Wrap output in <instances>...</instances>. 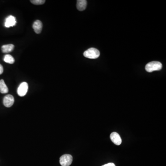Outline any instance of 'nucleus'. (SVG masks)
Wrapping results in <instances>:
<instances>
[{
    "mask_svg": "<svg viewBox=\"0 0 166 166\" xmlns=\"http://www.w3.org/2000/svg\"><path fill=\"white\" fill-rule=\"evenodd\" d=\"M9 92V89L5 82L3 79L0 80V92L2 94L7 93Z\"/></svg>",
    "mask_w": 166,
    "mask_h": 166,
    "instance_id": "obj_11",
    "label": "nucleus"
},
{
    "mask_svg": "<svg viewBox=\"0 0 166 166\" xmlns=\"http://www.w3.org/2000/svg\"><path fill=\"white\" fill-rule=\"evenodd\" d=\"M3 67L1 64H0V75L3 73Z\"/></svg>",
    "mask_w": 166,
    "mask_h": 166,
    "instance_id": "obj_15",
    "label": "nucleus"
},
{
    "mask_svg": "<svg viewBox=\"0 0 166 166\" xmlns=\"http://www.w3.org/2000/svg\"><path fill=\"white\" fill-rule=\"evenodd\" d=\"M100 53L98 49L95 48H91L86 50L84 53L85 57L89 59H97L99 57Z\"/></svg>",
    "mask_w": 166,
    "mask_h": 166,
    "instance_id": "obj_2",
    "label": "nucleus"
},
{
    "mask_svg": "<svg viewBox=\"0 0 166 166\" xmlns=\"http://www.w3.org/2000/svg\"><path fill=\"white\" fill-rule=\"evenodd\" d=\"M30 1L32 4L36 5H43L45 3V0H31Z\"/></svg>",
    "mask_w": 166,
    "mask_h": 166,
    "instance_id": "obj_13",
    "label": "nucleus"
},
{
    "mask_svg": "<svg viewBox=\"0 0 166 166\" xmlns=\"http://www.w3.org/2000/svg\"><path fill=\"white\" fill-rule=\"evenodd\" d=\"M4 61L7 63L12 64L15 63V60L12 55H6L4 57Z\"/></svg>",
    "mask_w": 166,
    "mask_h": 166,
    "instance_id": "obj_12",
    "label": "nucleus"
},
{
    "mask_svg": "<svg viewBox=\"0 0 166 166\" xmlns=\"http://www.w3.org/2000/svg\"><path fill=\"white\" fill-rule=\"evenodd\" d=\"M163 67L162 64L157 61H151L147 64L145 67V69L149 73H151L156 71H160Z\"/></svg>",
    "mask_w": 166,
    "mask_h": 166,
    "instance_id": "obj_1",
    "label": "nucleus"
},
{
    "mask_svg": "<svg viewBox=\"0 0 166 166\" xmlns=\"http://www.w3.org/2000/svg\"><path fill=\"white\" fill-rule=\"evenodd\" d=\"M28 89V85L27 83L25 82H22L19 85L18 90L17 93L19 96L20 97H24L27 93Z\"/></svg>",
    "mask_w": 166,
    "mask_h": 166,
    "instance_id": "obj_4",
    "label": "nucleus"
},
{
    "mask_svg": "<svg viewBox=\"0 0 166 166\" xmlns=\"http://www.w3.org/2000/svg\"><path fill=\"white\" fill-rule=\"evenodd\" d=\"M110 139L115 145H119L122 143V140L119 134L116 132H113L110 134Z\"/></svg>",
    "mask_w": 166,
    "mask_h": 166,
    "instance_id": "obj_6",
    "label": "nucleus"
},
{
    "mask_svg": "<svg viewBox=\"0 0 166 166\" xmlns=\"http://www.w3.org/2000/svg\"><path fill=\"white\" fill-rule=\"evenodd\" d=\"M102 166H115V165L113 163H109L106 164H105V165Z\"/></svg>",
    "mask_w": 166,
    "mask_h": 166,
    "instance_id": "obj_14",
    "label": "nucleus"
},
{
    "mask_svg": "<svg viewBox=\"0 0 166 166\" xmlns=\"http://www.w3.org/2000/svg\"><path fill=\"white\" fill-rule=\"evenodd\" d=\"M14 48L15 46L13 44H7L1 47V50L4 53H9L12 52L14 49Z\"/></svg>",
    "mask_w": 166,
    "mask_h": 166,
    "instance_id": "obj_10",
    "label": "nucleus"
},
{
    "mask_svg": "<svg viewBox=\"0 0 166 166\" xmlns=\"http://www.w3.org/2000/svg\"><path fill=\"white\" fill-rule=\"evenodd\" d=\"M15 102V98L11 95H6L3 99V104L7 108L11 107Z\"/></svg>",
    "mask_w": 166,
    "mask_h": 166,
    "instance_id": "obj_5",
    "label": "nucleus"
},
{
    "mask_svg": "<svg viewBox=\"0 0 166 166\" xmlns=\"http://www.w3.org/2000/svg\"><path fill=\"white\" fill-rule=\"evenodd\" d=\"M32 27L36 33H40L42 31V28H43V24L42 22L39 20H37L35 21L33 24Z\"/></svg>",
    "mask_w": 166,
    "mask_h": 166,
    "instance_id": "obj_8",
    "label": "nucleus"
},
{
    "mask_svg": "<svg viewBox=\"0 0 166 166\" xmlns=\"http://www.w3.org/2000/svg\"><path fill=\"white\" fill-rule=\"evenodd\" d=\"M16 23L15 17L13 16H9L5 19V26L6 27L9 28L15 26Z\"/></svg>",
    "mask_w": 166,
    "mask_h": 166,
    "instance_id": "obj_7",
    "label": "nucleus"
},
{
    "mask_svg": "<svg viewBox=\"0 0 166 166\" xmlns=\"http://www.w3.org/2000/svg\"><path fill=\"white\" fill-rule=\"evenodd\" d=\"M77 3V8L78 10L83 11L86 9L87 1L86 0H78Z\"/></svg>",
    "mask_w": 166,
    "mask_h": 166,
    "instance_id": "obj_9",
    "label": "nucleus"
},
{
    "mask_svg": "<svg viewBox=\"0 0 166 166\" xmlns=\"http://www.w3.org/2000/svg\"><path fill=\"white\" fill-rule=\"evenodd\" d=\"M73 162V157L71 155L65 154L60 158V163L62 166H69Z\"/></svg>",
    "mask_w": 166,
    "mask_h": 166,
    "instance_id": "obj_3",
    "label": "nucleus"
}]
</instances>
